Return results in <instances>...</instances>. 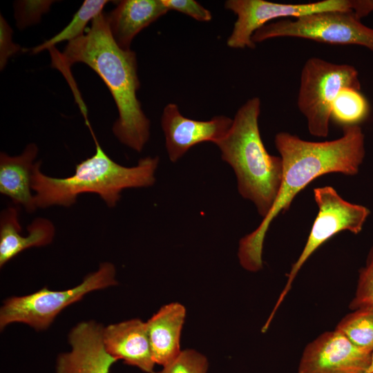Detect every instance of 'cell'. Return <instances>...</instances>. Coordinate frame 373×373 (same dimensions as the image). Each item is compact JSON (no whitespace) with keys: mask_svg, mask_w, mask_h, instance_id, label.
<instances>
[{"mask_svg":"<svg viewBox=\"0 0 373 373\" xmlns=\"http://www.w3.org/2000/svg\"><path fill=\"white\" fill-rule=\"evenodd\" d=\"M274 143L283 161V178L278 196L258 227L239 242L238 258L246 270L262 268V248L269 224L287 211L295 196L316 178L330 173L346 175L358 173L365 155V136L358 125L343 127L340 138L310 142L295 135L280 132Z\"/></svg>","mask_w":373,"mask_h":373,"instance_id":"cell-1","label":"cell"},{"mask_svg":"<svg viewBox=\"0 0 373 373\" xmlns=\"http://www.w3.org/2000/svg\"><path fill=\"white\" fill-rule=\"evenodd\" d=\"M52 66L68 74V68L83 63L102 79L115 102L118 118L113 133L128 147L141 152L150 136V121L137 97L140 87L136 53L121 48L111 33L106 13L92 21L84 34L68 42L64 51L48 50Z\"/></svg>","mask_w":373,"mask_h":373,"instance_id":"cell-2","label":"cell"},{"mask_svg":"<svg viewBox=\"0 0 373 373\" xmlns=\"http://www.w3.org/2000/svg\"><path fill=\"white\" fill-rule=\"evenodd\" d=\"M95 144V152L75 166V173L66 178H55L44 174L41 161L35 162L32 174V189L37 208L51 206L68 207L75 204L79 195L97 194L106 204L115 207L125 189L152 186L158 157L141 158L136 166H124L113 161L99 145L90 128Z\"/></svg>","mask_w":373,"mask_h":373,"instance_id":"cell-3","label":"cell"},{"mask_svg":"<svg viewBox=\"0 0 373 373\" xmlns=\"http://www.w3.org/2000/svg\"><path fill=\"white\" fill-rule=\"evenodd\" d=\"M260 113V99L247 100L237 111L227 134L216 144L222 159L234 170L240 194L254 202L265 218L280 191L283 161L270 155L264 146L258 126Z\"/></svg>","mask_w":373,"mask_h":373,"instance_id":"cell-4","label":"cell"},{"mask_svg":"<svg viewBox=\"0 0 373 373\" xmlns=\"http://www.w3.org/2000/svg\"><path fill=\"white\" fill-rule=\"evenodd\" d=\"M344 88L361 89L358 73L354 66L318 57L306 61L301 70L297 104L312 135L327 136L333 102Z\"/></svg>","mask_w":373,"mask_h":373,"instance_id":"cell-5","label":"cell"},{"mask_svg":"<svg viewBox=\"0 0 373 373\" xmlns=\"http://www.w3.org/2000/svg\"><path fill=\"white\" fill-rule=\"evenodd\" d=\"M115 273L112 263L104 262L72 289L51 291L45 287L26 296L7 298L0 309V327L2 329L10 323H22L37 330L46 329L61 311L86 294L116 285Z\"/></svg>","mask_w":373,"mask_h":373,"instance_id":"cell-6","label":"cell"},{"mask_svg":"<svg viewBox=\"0 0 373 373\" xmlns=\"http://www.w3.org/2000/svg\"><path fill=\"white\" fill-rule=\"evenodd\" d=\"M298 37L332 44H352L373 51V28L352 10L324 11L269 23L253 35L256 43L276 37Z\"/></svg>","mask_w":373,"mask_h":373,"instance_id":"cell-7","label":"cell"},{"mask_svg":"<svg viewBox=\"0 0 373 373\" xmlns=\"http://www.w3.org/2000/svg\"><path fill=\"white\" fill-rule=\"evenodd\" d=\"M314 197L318 208L305 245L287 274L286 285L271 312L267 324H270L276 310L291 289L299 270L311 255L330 238L342 231L359 233L370 214L365 206L344 200L332 186L314 189Z\"/></svg>","mask_w":373,"mask_h":373,"instance_id":"cell-8","label":"cell"},{"mask_svg":"<svg viewBox=\"0 0 373 373\" xmlns=\"http://www.w3.org/2000/svg\"><path fill=\"white\" fill-rule=\"evenodd\" d=\"M226 9L237 15L233 30L227 40L232 48H254V33L273 19L297 18L312 13L351 10L350 0H324L313 3L292 4L265 0H228Z\"/></svg>","mask_w":373,"mask_h":373,"instance_id":"cell-9","label":"cell"},{"mask_svg":"<svg viewBox=\"0 0 373 373\" xmlns=\"http://www.w3.org/2000/svg\"><path fill=\"white\" fill-rule=\"evenodd\" d=\"M372 353L336 330L326 332L305 347L298 373H368Z\"/></svg>","mask_w":373,"mask_h":373,"instance_id":"cell-10","label":"cell"},{"mask_svg":"<svg viewBox=\"0 0 373 373\" xmlns=\"http://www.w3.org/2000/svg\"><path fill=\"white\" fill-rule=\"evenodd\" d=\"M233 119L218 115L207 121L184 117L174 103L163 109L161 125L164 133L166 149L169 160L175 162L193 146L202 142L216 144L224 137Z\"/></svg>","mask_w":373,"mask_h":373,"instance_id":"cell-11","label":"cell"},{"mask_svg":"<svg viewBox=\"0 0 373 373\" xmlns=\"http://www.w3.org/2000/svg\"><path fill=\"white\" fill-rule=\"evenodd\" d=\"M103 328L95 321H84L70 332L71 350L59 354L57 373H109L117 360L109 354L103 341Z\"/></svg>","mask_w":373,"mask_h":373,"instance_id":"cell-12","label":"cell"},{"mask_svg":"<svg viewBox=\"0 0 373 373\" xmlns=\"http://www.w3.org/2000/svg\"><path fill=\"white\" fill-rule=\"evenodd\" d=\"M106 352L117 360L146 373H155L146 323L135 318L103 328Z\"/></svg>","mask_w":373,"mask_h":373,"instance_id":"cell-13","label":"cell"},{"mask_svg":"<svg viewBox=\"0 0 373 373\" xmlns=\"http://www.w3.org/2000/svg\"><path fill=\"white\" fill-rule=\"evenodd\" d=\"M18 209L10 207L0 216V266L23 250L46 246L52 242L55 229L53 223L44 218H35L28 227V235L23 236Z\"/></svg>","mask_w":373,"mask_h":373,"instance_id":"cell-14","label":"cell"},{"mask_svg":"<svg viewBox=\"0 0 373 373\" xmlns=\"http://www.w3.org/2000/svg\"><path fill=\"white\" fill-rule=\"evenodd\" d=\"M168 11L162 0H122L106 15L116 44L130 50L134 37Z\"/></svg>","mask_w":373,"mask_h":373,"instance_id":"cell-15","label":"cell"},{"mask_svg":"<svg viewBox=\"0 0 373 373\" xmlns=\"http://www.w3.org/2000/svg\"><path fill=\"white\" fill-rule=\"evenodd\" d=\"M186 309L178 303L162 306L146 323L153 359L166 365L181 352L180 336Z\"/></svg>","mask_w":373,"mask_h":373,"instance_id":"cell-16","label":"cell"},{"mask_svg":"<svg viewBox=\"0 0 373 373\" xmlns=\"http://www.w3.org/2000/svg\"><path fill=\"white\" fill-rule=\"evenodd\" d=\"M38 152L37 146L30 143L19 155L0 153V193L30 213L37 209L32 193V174Z\"/></svg>","mask_w":373,"mask_h":373,"instance_id":"cell-17","label":"cell"},{"mask_svg":"<svg viewBox=\"0 0 373 373\" xmlns=\"http://www.w3.org/2000/svg\"><path fill=\"white\" fill-rule=\"evenodd\" d=\"M106 0H86L75 13L70 23L59 32L34 47L31 52L37 54L45 50L54 48L59 43L64 41H71L85 32L86 25L102 12L104 6L108 3Z\"/></svg>","mask_w":373,"mask_h":373,"instance_id":"cell-18","label":"cell"},{"mask_svg":"<svg viewBox=\"0 0 373 373\" xmlns=\"http://www.w3.org/2000/svg\"><path fill=\"white\" fill-rule=\"evenodd\" d=\"M370 107L360 90L344 88L336 95L331 110V118L344 126L358 125L367 116Z\"/></svg>","mask_w":373,"mask_h":373,"instance_id":"cell-19","label":"cell"},{"mask_svg":"<svg viewBox=\"0 0 373 373\" xmlns=\"http://www.w3.org/2000/svg\"><path fill=\"white\" fill-rule=\"evenodd\" d=\"M335 330L355 345L373 352V307L353 310L341 319Z\"/></svg>","mask_w":373,"mask_h":373,"instance_id":"cell-20","label":"cell"},{"mask_svg":"<svg viewBox=\"0 0 373 373\" xmlns=\"http://www.w3.org/2000/svg\"><path fill=\"white\" fill-rule=\"evenodd\" d=\"M363 307H373V246L365 266L358 271L355 294L350 304L352 310Z\"/></svg>","mask_w":373,"mask_h":373,"instance_id":"cell-21","label":"cell"},{"mask_svg":"<svg viewBox=\"0 0 373 373\" xmlns=\"http://www.w3.org/2000/svg\"><path fill=\"white\" fill-rule=\"evenodd\" d=\"M208 361L194 350H184L157 373H207Z\"/></svg>","mask_w":373,"mask_h":373,"instance_id":"cell-22","label":"cell"},{"mask_svg":"<svg viewBox=\"0 0 373 373\" xmlns=\"http://www.w3.org/2000/svg\"><path fill=\"white\" fill-rule=\"evenodd\" d=\"M52 1H19L15 3V17L18 28L22 30L38 23L48 12Z\"/></svg>","mask_w":373,"mask_h":373,"instance_id":"cell-23","label":"cell"},{"mask_svg":"<svg viewBox=\"0 0 373 373\" xmlns=\"http://www.w3.org/2000/svg\"><path fill=\"white\" fill-rule=\"evenodd\" d=\"M169 10H173L195 19L207 22L211 20V12L194 0H162Z\"/></svg>","mask_w":373,"mask_h":373,"instance_id":"cell-24","label":"cell"},{"mask_svg":"<svg viewBox=\"0 0 373 373\" xmlns=\"http://www.w3.org/2000/svg\"><path fill=\"white\" fill-rule=\"evenodd\" d=\"M12 30L4 17L0 15V68L3 70L9 59L24 50L19 45L12 41Z\"/></svg>","mask_w":373,"mask_h":373,"instance_id":"cell-25","label":"cell"},{"mask_svg":"<svg viewBox=\"0 0 373 373\" xmlns=\"http://www.w3.org/2000/svg\"><path fill=\"white\" fill-rule=\"evenodd\" d=\"M351 10L355 15L361 18L373 12V0H350Z\"/></svg>","mask_w":373,"mask_h":373,"instance_id":"cell-26","label":"cell"},{"mask_svg":"<svg viewBox=\"0 0 373 373\" xmlns=\"http://www.w3.org/2000/svg\"><path fill=\"white\" fill-rule=\"evenodd\" d=\"M368 373H373V352L372 353L371 363H370Z\"/></svg>","mask_w":373,"mask_h":373,"instance_id":"cell-27","label":"cell"}]
</instances>
